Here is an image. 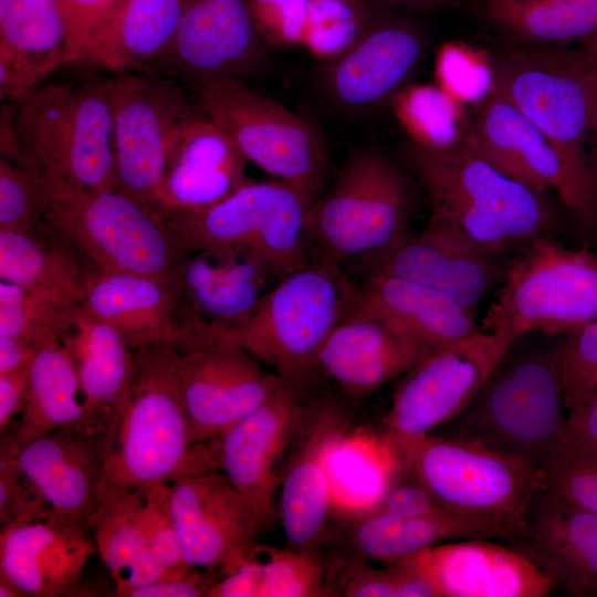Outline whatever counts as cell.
Returning a JSON list of instances; mask_svg holds the SVG:
<instances>
[{
    "label": "cell",
    "instance_id": "6da1fadb",
    "mask_svg": "<svg viewBox=\"0 0 597 597\" xmlns=\"http://www.w3.org/2000/svg\"><path fill=\"white\" fill-rule=\"evenodd\" d=\"M549 337L530 333L510 345L472 400L450 421L454 428L450 438L488 447L546 478L574 447L564 412L561 343Z\"/></svg>",
    "mask_w": 597,
    "mask_h": 597
},
{
    "label": "cell",
    "instance_id": "7a4b0ae2",
    "mask_svg": "<svg viewBox=\"0 0 597 597\" xmlns=\"http://www.w3.org/2000/svg\"><path fill=\"white\" fill-rule=\"evenodd\" d=\"M407 154L429 197L431 216L452 223L480 245L512 256L556 229L546 193L498 168L465 132L443 145L412 139Z\"/></svg>",
    "mask_w": 597,
    "mask_h": 597
},
{
    "label": "cell",
    "instance_id": "3957f363",
    "mask_svg": "<svg viewBox=\"0 0 597 597\" xmlns=\"http://www.w3.org/2000/svg\"><path fill=\"white\" fill-rule=\"evenodd\" d=\"M28 167L46 237L90 281L114 273L171 279L185 247L160 213L118 188L84 190Z\"/></svg>",
    "mask_w": 597,
    "mask_h": 597
},
{
    "label": "cell",
    "instance_id": "277c9868",
    "mask_svg": "<svg viewBox=\"0 0 597 597\" xmlns=\"http://www.w3.org/2000/svg\"><path fill=\"white\" fill-rule=\"evenodd\" d=\"M132 380L104 436L103 481L142 490L216 468L214 446L196 440L168 349L134 350Z\"/></svg>",
    "mask_w": 597,
    "mask_h": 597
},
{
    "label": "cell",
    "instance_id": "5b68a950",
    "mask_svg": "<svg viewBox=\"0 0 597 597\" xmlns=\"http://www.w3.org/2000/svg\"><path fill=\"white\" fill-rule=\"evenodd\" d=\"M1 140L34 170L84 190L116 187L111 76L38 86L1 116Z\"/></svg>",
    "mask_w": 597,
    "mask_h": 597
},
{
    "label": "cell",
    "instance_id": "8992f818",
    "mask_svg": "<svg viewBox=\"0 0 597 597\" xmlns=\"http://www.w3.org/2000/svg\"><path fill=\"white\" fill-rule=\"evenodd\" d=\"M390 444L405 473L451 515L498 528L503 542L525 527L548 489L542 473L475 442L428 433Z\"/></svg>",
    "mask_w": 597,
    "mask_h": 597
},
{
    "label": "cell",
    "instance_id": "52a82bcc",
    "mask_svg": "<svg viewBox=\"0 0 597 597\" xmlns=\"http://www.w3.org/2000/svg\"><path fill=\"white\" fill-rule=\"evenodd\" d=\"M357 282L328 259L313 258L281 279L253 313L227 335L245 352L302 390L317 355L350 312Z\"/></svg>",
    "mask_w": 597,
    "mask_h": 597
},
{
    "label": "cell",
    "instance_id": "ba28073f",
    "mask_svg": "<svg viewBox=\"0 0 597 597\" xmlns=\"http://www.w3.org/2000/svg\"><path fill=\"white\" fill-rule=\"evenodd\" d=\"M410 216V185L397 163L375 147L357 146L307 210L312 255L356 262L408 234Z\"/></svg>",
    "mask_w": 597,
    "mask_h": 597
},
{
    "label": "cell",
    "instance_id": "9c48e42d",
    "mask_svg": "<svg viewBox=\"0 0 597 597\" xmlns=\"http://www.w3.org/2000/svg\"><path fill=\"white\" fill-rule=\"evenodd\" d=\"M597 322V254L542 237L512 255L480 322L512 342L530 334H568Z\"/></svg>",
    "mask_w": 597,
    "mask_h": 597
},
{
    "label": "cell",
    "instance_id": "30bf717a",
    "mask_svg": "<svg viewBox=\"0 0 597 597\" xmlns=\"http://www.w3.org/2000/svg\"><path fill=\"white\" fill-rule=\"evenodd\" d=\"M313 202L280 179L247 181L217 203L163 218L186 249L244 248L283 279L313 259L305 230Z\"/></svg>",
    "mask_w": 597,
    "mask_h": 597
},
{
    "label": "cell",
    "instance_id": "8fae6325",
    "mask_svg": "<svg viewBox=\"0 0 597 597\" xmlns=\"http://www.w3.org/2000/svg\"><path fill=\"white\" fill-rule=\"evenodd\" d=\"M486 67L490 90L512 103L567 156L589 163L596 77L579 48L513 45L492 53Z\"/></svg>",
    "mask_w": 597,
    "mask_h": 597
},
{
    "label": "cell",
    "instance_id": "7c38bea8",
    "mask_svg": "<svg viewBox=\"0 0 597 597\" xmlns=\"http://www.w3.org/2000/svg\"><path fill=\"white\" fill-rule=\"evenodd\" d=\"M191 92L248 160L313 201L321 196L328 156L323 135L311 122L242 81L217 80Z\"/></svg>",
    "mask_w": 597,
    "mask_h": 597
},
{
    "label": "cell",
    "instance_id": "4fadbf2b",
    "mask_svg": "<svg viewBox=\"0 0 597 597\" xmlns=\"http://www.w3.org/2000/svg\"><path fill=\"white\" fill-rule=\"evenodd\" d=\"M429 43L428 31L405 12L369 10L346 45L321 66L317 90L332 112L368 115L406 88Z\"/></svg>",
    "mask_w": 597,
    "mask_h": 597
},
{
    "label": "cell",
    "instance_id": "5bb4252c",
    "mask_svg": "<svg viewBox=\"0 0 597 597\" xmlns=\"http://www.w3.org/2000/svg\"><path fill=\"white\" fill-rule=\"evenodd\" d=\"M111 82L116 187L158 212L174 136L206 109L193 92L167 77L119 73Z\"/></svg>",
    "mask_w": 597,
    "mask_h": 597
},
{
    "label": "cell",
    "instance_id": "9a60e30c",
    "mask_svg": "<svg viewBox=\"0 0 597 597\" xmlns=\"http://www.w3.org/2000/svg\"><path fill=\"white\" fill-rule=\"evenodd\" d=\"M465 136L509 176L542 193L554 190L584 230H597V177L590 164L563 153L502 95L488 91Z\"/></svg>",
    "mask_w": 597,
    "mask_h": 597
},
{
    "label": "cell",
    "instance_id": "2e32d148",
    "mask_svg": "<svg viewBox=\"0 0 597 597\" xmlns=\"http://www.w3.org/2000/svg\"><path fill=\"white\" fill-rule=\"evenodd\" d=\"M513 342L481 331L429 349L397 385L386 438L396 442L428 434L454 419Z\"/></svg>",
    "mask_w": 597,
    "mask_h": 597
},
{
    "label": "cell",
    "instance_id": "e0dca14e",
    "mask_svg": "<svg viewBox=\"0 0 597 597\" xmlns=\"http://www.w3.org/2000/svg\"><path fill=\"white\" fill-rule=\"evenodd\" d=\"M250 0H187L176 35L150 75L190 91L223 78L245 82L270 63Z\"/></svg>",
    "mask_w": 597,
    "mask_h": 597
},
{
    "label": "cell",
    "instance_id": "ac0fdd59",
    "mask_svg": "<svg viewBox=\"0 0 597 597\" xmlns=\"http://www.w3.org/2000/svg\"><path fill=\"white\" fill-rule=\"evenodd\" d=\"M180 394L198 442H211L286 385L227 334L177 353Z\"/></svg>",
    "mask_w": 597,
    "mask_h": 597
},
{
    "label": "cell",
    "instance_id": "d6986e66",
    "mask_svg": "<svg viewBox=\"0 0 597 597\" xmlns=\"http://www.w3.org/2000/svg\"><path fill=\"white\" fill-rule=\"evenodd\" d=\"M510 259L474 242L452 223L430 216L420 233H408L356 263L362 265L364 276L410 280L476 312L483 296L503 282Z\"/></svg>",
    "mask_w": 597,
    "mask_h": 597
},
{
    "label": "cell",
    "instance_id": "ffe728a7",
    "mask_svg": "<svg viewBox=\"0 0 597 597\" xmlns=\"http://www.w3.org/2000/svg\"><path fill=\"white\" fill-rule=\"evenodd\" d=\"M81 304L115 327L133 350L184 353L227 334L201 318L167 277L101 275L90 281Z\"/></svg>",
    "mask_w": 597,
    "mask_h": 597
},
{
    "label": "cell",
    "instance_id": "44dd1931",
    "mask_svg": "<svg viewBox=\"0 0 597 597\" xmlns=\"http://www.w3.org/2000/svg\"><path fill=\"white\" fill-rule=\"evenodd\" d=\"M170 507L187 565L220 572L265 528L250 501L216 468L169 483Z\"/></svg>",
    "mask_w": 597,
    "mask_h": 597
},
{
    "label": "cell",
    "instance_id": "7402d4cb",
    "mask_svg": "<svg viewBox=\"0 0 597 597\" xmlns=\"http://www.w3.org/2000/svg\"><path fill=\"white\" fill-rule=\"evenodd\" d=\"M305 411L301 390L286 385L213 441L217 469L250 501L265 527L274 523L285 454Z\"/></svg>",
    "mask_w": 597,
    "mask_h": 597
},
{
    "label": "cell",
    "instance_id": "603a6c76",
    "mask_svg": "<svg viewBox=\"0 0 597 597\" xmlns=\"http://www.w3.org/2000/svg\"><path fill=\"white\" fill-rule=\"evenodd\" d=\"M12 454L20 475L51 514L88 528L103 484L104 436L85 427L63 428L34 439Z\"/></svg>",
    "mask_w": 597,
    "mask_h": 597
},
{
    "label": "cell",
    "instance_id": "cb8c5ba5",
    "mask_svg": "<svg viewBox=\"0 0 597 597\" xmlns=\"http://www.w3.org/2000/svg\"><path fill=\"white\" fill-rule=\"evenodd\" d=\"M484 540L439 543L406 559L438 597H543L552 591L551 579L524 554Z\"/></svg>",
    "mask_w": 597,
    "mask_h": 597
},
{
    "label": "cell",
    "instance_id": "d4e9b609",
    "mask_svg": "<svg viewBox=\"0 0 597 597\" xmlns=\"http://www.w3.org/2000/svg\"><path fill=\"white\" fill-rule=\"evenodd\" d=\"M171 280L201 318L228 333L253 313L281 277L244 248H185Z\"/></svg>",
    "mask_w": 597,
    "mask_h": 597
},
{
    "label": "cell",
    "instance_id": "484cf974",
    "mask_svg": "<svg viewBox=\"0 0 597 597\" xmlns=\"http://www.w3.org/2000/svg\"><path fill=\"white\" fill-rule=\"evenodd\" d=\"M247 161L207 112L187 119L167 154L158 212L164 217L219 202L247 182Z\"/></svg>",
    "mask_w": 597,
    "mask_h": 597
},
{
    "label": "cell",
    "instance_id": "4316f807",
    "mask_svg": "<svg viewBox=\"0 0 597 597\" xmlns=\"http://www.w3.org/2000/svg\"><path fill=\"white\" fill-rule=\"evenodd\" d=\"M573 596H597V513L547 489L525 527L505 541Z\"/></svg>",
    "mask_w": 597,
    "mask_h": 597
},
{
    "label": "cell",
    "instance_id": "83f0119b",
    "mask_svg": "<svg viewBox=\"0 0 597 597\" xmlns=\"http://www.w3.org/2000/svg\"><path fill=\"white\" fill-rule=\"evenodd\" d=\"M57 335L77 375L83 427L105 436L132 380L134 350L115 327L92 315L81 303L62 311Z\"/></svg>",
    "mask_w": 597,
    "mask_h": 597
},
{
    "label": "cell",
    "instance_id": "f1b7e54d",
    "mask_svg": "<svg viewBox=\"0 0 597 597\" xmlns=\"http://www.w3.org/2000/svg\"><path fill=\"white\" fill-rule=\"evenodd\" d=\"M429 349L353 305L323 344L316 370L360 399L402 376Z\"/></svg>",
    "mask_w": 597,
    "mask_h": 597
},
{
    "label": "cell",
    "instance_id": "f546056e",
    "mask_svg": "<svg viewBox=\"0 0 597 597\" xmlns=\"http://www.w3.org/2000/svg\"><path fill=\"white\" fill-rule=\"evenodd\" d=\"M96 552L91 532L53 514L0 532V577L25 596L65 593Z\"/></svg>",
    "mask_w": 597,
    "mask_h": 597
},
{
    "label": "cell",
    "instance_id": "4dcf8cb0",
    "mask_svg": "<svg viewBox=\"0 0 597 597\" xmlns=\"http://www.w3.org/2000/svg\"><path fill=\"white\" fill-rule=\"evenodd\" d=\"M354 307L428 348L481 332L475 311L434 289L398 276L365 275L357 282Z\"/></svg>",
    "mask_w": 597,
    "mask_h": 597
},
{
    "label": "cell",
    "instance_id": "1f68e13d",
    "mask_svg": "<svg viewBox=\"0 0 597 597\" xmlns=\"http://www.w3.org/2000/svg\"><path fill=\"white\" fill-rule=\"evenodd\" d=\"M67 63L60 0H0V92L14 103Z\"/></svg>",
    "mask_w": 597,
    "mask_h": 597
},
{
    "label": "cell",
    "instance_id": "d6a6232c",
    "mask_svg": "<svg viewBox=\"0 0 597 597\" xmlns=\"http://www.w3.org/2000/svg\"><path fill=\"white\" fill-rule=\"evenodd\" d=\"M313 413L314 426L286 462L277 505L289 548L307 553H315L322 541L333 503L325 451L338 420L329 402L317 405Z\"/></svg>",
    "mask_w": 597,
    "mask_h": 597
},
{
    "label": "cell",
    "instance_id": "836d02e7",
    "mask_svg": "<svg viewBox=\"0 0 597 597\" xmlns=\"http://www.w3.org/2000/svg\"><path fill=\"white\" fill-rule=\"evenodd\" d=\"M187 0H119L85 45L81 63L150 74L168 51Z\"/></svg>",
    "mask_w": 597,
    "mask_h": 597
},
{
    "label": "cell",
    "instance_id": "e575fe53",
    "mask_svg": "<svg viewBox=\"0 0 597 597\" xmlns=\"http://www.w3.org/2000/svg\"><path fill=\"white\" fill-rule=\"evenodd\" d=\"M88 530L115 583L116 596L128 597L142 586L181 576L170 574L153 548L140 515L139 490L122 489L103 481Z\"/></svg>",
    "mask_w": 597,
    "mask_h": 597
},
{
    "label": "cell",
    "instance_id": "d590c367",
    "mask_svg": "<svg viewBox=\"0 0 597 597\" xmlns=\"http://www.w3.org/2000/svg\"><path fill=\"white\" fill-rule=\"evenodd\" d=\"M84 408L74 365L57 332L35 344L24 408L1 433L11 450L63 428L83 427Z\"/></svg>",
    "mask_w": 597,
    "mask_h": 597
},
{
    "label": "cell",
    "instance_id": "8d00e7d4",
    "mask_svg": "<svg viewBox=\"0 0 597 597\" xmlns=\"http://www.w3.org/2000/svg\"><path fill=\"white\" fill-rule=\"evenodd\" d=\"M471 12L513 45L563 46L597 28V0H472Z\"/></svg>",
    "mask_w": 597,
    "mask_h": 597
},
{
    "label": "cell",
    "instance_id": "74e56055",
    "mask_svg": "<svg viewBox=\"0 0 597 597\" xmlns=\"http://www.w3.org/2000/svg\"><path fill=\"white\" fill-rule=\"evenodd\" d=\"M463 538H500L495 527L458 517H399L368 511L353 525L352 548L362 561L391 564L429 546Z\"/></svg>",
    "mask_w": 597,
    "mask_h": 597
},
{
    "label": "cell",
    "instance_id": "f35d334b",
    "mask_svg": "<svg viewBox=\"0 0 597 597\" xmlns=\"http://www.w3.org/2000/svg\"><path fill=\"white\" fill-rule=\"evenodd\" d=\"M0 277L51 296L64 304L81 303L90 279L45 235L0 230Z\"/></svg>",
    "mask_w": 597,
    "mask_h": 597
},
{
    "label": "cell",
    "instance_id": "ab89813d",
    "mask_svg": "<svg viewBox=\"0 0 597 597\" xmlns=\"http://www.w3.org/2000/svg\"><path fill=\"white\" fill-rule=\"evenodd\" d=\"M333 500L369 506L378 503L395 483L392 479L401 469L397 455L386 438L383 444H366L342 439L337 433L325 451Z\"/></svg>",
    "mask_w": 597,
    "mask_h": 597
},
{
    "label": "cell",
    "instance_id": "60d3db41",
    "mask_svg": "<svg viewBox=\"0 0 597 597\" xmlns=\"http://www.w3.org/2000/svg\"><path fill=\"white\" fill-rule=\"evenodd\" d=\"M250 554L255 563L258 597L332 595L315 553L253 544Z\"/></svg>",
    "mask_w": 597,
    "mask_h": 597
},
{
    "label": "cell",
    "instance_id": "b9f144b4",
    "mask_svg": "<svg viewBox=\"0 0 597 597\" xmlns=\"http://www.w3.org/2000/svg\"><path fill=\"white\" fill-rule=\"evenodd\" d=\"M72 305V304H70ZM15 283L0 282V336L36 344L57 332L62 311L70 306Z\"/></svg>",
    "mask_w": 597,
    "mask_h": 597
},
{
    "label": "cell",
    "instance_id": "7bdbcfd3",
    "mask_svg": "<svg viewBox=\"0 0 597 597\" xmlns=\"http://www.w3.org/2000/svg\"><path fill=\"white\" fill-rule=\"evenodd\" d=\"M0 230L45 235L38 181L20 161L0 158Z\"/></svg>",
    "mask_w": 597,
    "mask_h": 597
},
{
    "label": "cell",
    "instance_id": "ee69618b",
    "mask_svg": "<svg viewBox=\"0 0 597 597\" xmlns=\"http://www.w3.org/2000/svg\"><path fill=\"white\" fill-rule=\"evenodd\" d=\"M559 373L566 410L595 390L597 381V322L566 334L559 346Z\"/></svg>",
    "mask_w": 597,
    "mask_h": 597
},
{
    "label": "cell",
    "instance_id": "f6af8a7d",
    "mask_svg": "<svg viewBox=\"0 0 597 597\" xmlns=\"http://www.w3.org/2000/svg\"><path fill=\"white\" fill-rule=\"evenodd\" d=\"M139 491L142 520L157 557L172 575L190 572L192 568L185 562L170 507L169 483Z\"/></svg>",
    "mask_w": 597,
    "mask_h": 597
},
{
    "label": "cell",
    "instance_id": "bcb514c9",
    "mask_svg": "<svg viewBox=\"0 0 597 597\" xmlns=\"http://www.w3.org/2000/svg\"><path fill=\"white\" fill-rule=\"evenodd\" d=\"M548 489L597 513V459L569 448L546 474Z\"/></svg>",
    "mask_w": 597,
    "mask_h": 597
},
{
    "label": "cell",
    "instance_id": "7dc6e473",
    "mask_svg": "<svg viewBox=\"0 0 597 597\" xmlns=\"http://www.w3.org/2000/svg\"><path fill=\"white\" fill-rule=\"evenodd\" d=\"M51 511L17 470L11 452L0 444V525L23 524L46 517Z\"/></svg>",
    "mask_w": 597,
    "mask_h": 597
},
{
    "label": "cell",
    "instance_id": "c3c4849f",
    "mask_svg": "<svg viewBox=\"0 0 597 597\" xmlns=\"http://www.w3.org/2000/svg\"><path fill=\"white\" fill-rule=\"evenodd\" d=\"M119 0H60L67 43V63L78 62L91 36Z\"/></svg>",
    "mask_w": 597,
    "mask_h": 597
},
{
    "label": "cell",
    "instance_id": "681fc988",
    "mask_svg": "<svg viewBox=\"0 0 597 597\" xmlns=\"http://www.w3.org/2000/svg\"><path fill=\"white\" fill-rule=\"evenodd\" d=\"M407 476L395 482L370 511L399 517H455L421 483Z\"/></svg>",
    "mask_w": 597,
    "mask_h": 597
},
{
    "label": "cell",
    "instance_id": "f907efd6",
    "mask_svg": "<svg viewBox=\"0 0 597 597\" xmlns=\"http://www.w3.org/2000/svg\"><path fill=\"white\" fill-rule=\"evenodd\" d=\"M343 596L348 597H397V582L391 565L375 569L357 562L344 576Z\"/></svg>",
    "mask_w": 597,
    "mask_h": 597
},
{
    "label": "cell",
    "instance_id": "816d5d0a",
    "mask_svg": "<svg viewBox=\"0 0 597 597\" xmlns=\"http://www.w3.org/2000/svg\"><path fill=\"white\" fill-rule=\"evenodd\" d=\"M567 411V427L574 447L597 459V389Z\"/></svg>",
    "mask_w": 597,
    "mask_h": 597
},
{
    "label": "cell",
    "instance_id": "f5cc1de1",
    "mask_svg": "<svg viewBox=\"0 0 597 597\" xmlns=\"http://www.w3.org/2000/svg\"><path fill=\"white\" fill-rule=\"evenodd\" d=\"M207 575L193 568L188 574L159 579L134 589L128 597H200L207 596L210 584Z\"/></svg>",
    "mask_w": 597,
    "mask_h": 597
},
{
    "label": "cell",
    "instance_id": "db71d44e",
    "mask_svg": "<svg viewBox=\"0 0 597 597\" xmlns=\"http://www.w3.org/2000/svg\"><path fill=\"white\" fill-rule=\"evenodd\" d=\"M29 369V368H28ZM28 369L0 375V431L4 432L24 408Z\"/></svg>",
    "mask_w": 597,
    "mask_h": 597
},
{
    "label": "cell",
    "instance_id": "11a10c76",
    "mask_svg": "<svg viewBox=\"0 0 597 597\" xmlns=\"http://www.w3.org/2000/svg\"><path fill=\"white\" fill-rule=\"evenodd\" d=\"M34 350L35 344L25 339L0 336V375L28 369Z\"/></svg>",
    "mask_w": 597,
    "mask_h": 597
},
{
    "label": "cell",
    "instance_id": "9f6ffc18",
    "mask_svg": "<svg viewBox=\"0 0 597 597\" xmlns=\"http://www.w3.org/2000/svg\"><path fill=\"white\" fill-rule=\"evenodd\" d=\"M369 10L430 13L453 7L463 0H360Z\"/></svg>",
    "mask_w": 597,
    "mask_h": 597
},
{
    "label": "cell",
    "instance_id": "6f0895ef",
    "mask_svg": "<svg viewBox=\"0 0 597 597\" xmlns=\"http://www.w3.org/2000/svg\"><path fill=\"white\" fill-rule=\"evenodd\" d=\"M588 158L594 174L597 177V78L595 81L593 101H591V119L588 140Z\"/></svg>",
    "mask_w": 597,
    "mask_h": 597
},
{
    "label": "cell",
    "instance_id": "680465c9",
    "mask_svg": "<svg viewBox=\"0 0 597 597\" xmlns=\"http://www.w3.org/2000/svg\"><path fill=\"white\" fill-rule=\"evenodd\" d=\"M579 49L589 69L597 78V28L582 42Z\"/></svg>",
    "mask_w": 597,
    "mask_h": 597
},
{
    "label": "cell",
    "instance_id": "91938a15",
    "mask_svg": "<svg viewBox=\"0 0 597 597\" xmlns=\"http://www.w3.org/2000/svg\"><path fill=\"white\" fill-rule=\"evenodd\" d=\"M0 596L1 597H25V595L12 583L3 577H0Z\"/></svg>",
    "mask_w": 597,
    "mask_h": 597
},
{
    "label": "cell",
    "instance_id": "94428289",
    "mask_svg": "<svg viewBox=\"0 0 597 597\" xmlns=\"http://www.w3.org/2000/svg\"><path fill=\"white\" fill-rule=\"evenodd\" d=\"M322 1L347 4L355 11H358L360 14H366L369 11V9L360 0H322Z\"/></svg>",
    "mask_w": 597,
    "mask_h": 597
},
{
    "label": "cell",
    "instance_id": "6125c7cd",
    "mask_svg": "<svg viewBox=\"0 0 597 597\" xmlns=\"http://www.w3.org/2000/svg\"><path fill=\"white\" fill-rule=\"evenodd\" d=\"M597 389V381H596V386H595V390Z\"/></svg>",
    "mask_w": 597,
    "mask_h": 597
}]
</instances>
